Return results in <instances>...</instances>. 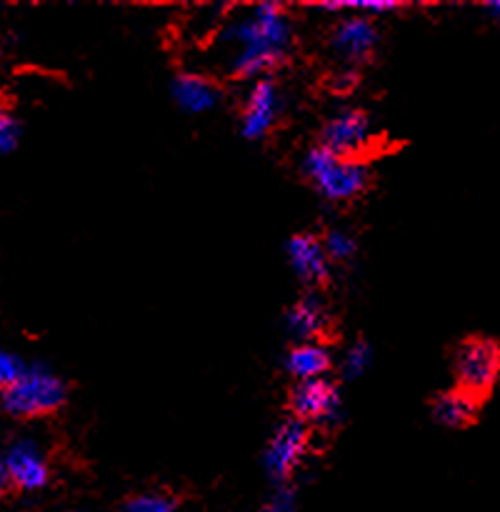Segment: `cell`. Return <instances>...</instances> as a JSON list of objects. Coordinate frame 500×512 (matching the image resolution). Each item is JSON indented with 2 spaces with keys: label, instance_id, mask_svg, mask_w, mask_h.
<instances>
[{
  "label": "cell",
  "instance_id": "6da1fadb",
  "mask_svg": "<svg viewBox=\"0 0 500 512\" xmlns=\"http://www.w3.org/2000/svg\"><path fill=\"white\" fill-rule=\"evenodd\" d=\"M293 43V23L283 5L258 3L245 15L230 18L220 30V45L228 53V70L238 78L263 80L285 63Z\"/></svg>",
  "mask_w": 500,
  "mask_h": 512
},
{
  "label": "cell",
  "instance_id": "7a4b0ae2",
  "mask_svg": "<svg viewBox=\"0 0 500 512\" xmlns=\"http://www.w3.org/2000/svg\"><path fill=\"white\" fill-rule=\"evenodd\" d=\"M303 175L315 193L330 203H350L370 185V170L363 160L343 158L323 145H315L305 153Z\"/></svg>",
  "mask_w": 500,
  "mask_h": 512
},
{
  "label": "cell",
  "instance_id": "3957f363",
  "mask_svg": "<svg viewBox=\"0 0 500 512\" xmlns=\"http://www.w3.org/2000/svg\"><path fill=\"white\" fill-rule=\"evenodd\" d=\"M63 380L45 365H28L23 378L3 393L5 413L15 418H38V415L55 413L65 403Z\"/></svg>",
  "mask_w": 500,
  "mask_h": 512
},
{
  "label": "cell",
  "instance_id": "277c9868",
  "mask_svg": "<svg viewBox=\"0 0 500 512\" xmlns=\"http://www.w3.org/2000/svg\"><path fill=\"white\" fill-rule=\"evenodd\" d=\"M455 378L458 388L480 398L500 380V345L490 338H468L455 350Z\"/></svg>",
  "mask_w": 500,
  "mask_h": 512
},
{
  "label": "cell",
  "instance_id": "5b68a950",
  "mask_svg": "<svg viewBox=\"0 0 500 512\" xmlns=\"http://www.w3.org/2000/svg\"><path fill=\"white\" fill-rule=\"evenodd\" d=\"M310 448L308 423L298 418H288L275 428L268 448L263 453V468L278 485H285L293 478L295 470L305 460Z\"/></svg>",
  "mask_w": 500,
  "mask_h": 512
},
{
  "label": "cell",
  "instance_id": "8992f818",
  "mask_svg": "<svg viewBox=\"0 0 500 512\" xmlns=\"http://www.w3.org/2000/svg\"><path fill=\"white\" fill-rule=\"evenodd\" d=\"M373 140V125L363 110L345 108L338 110L333 118L325 123L323 135H320V145L333 150L335 155L343 158H358Z\"/></svg>",
  "mask_w": 500,
  "mask_h": 512
},
{
  "label": "cell",
  "instance_id": "52a82bcc",
  "mask_svg": "<svg viewBox=\"0 0 500 512\" xmlns=\"http://www.w3.org/2000/svg\"><path fill=\"white\" fill-rule=\"evenodd\" d=\"M283 110V95L278 85L270 78L255 80L248 90V98L243 105V118H240V133L245 140H260L275 128Z\"/></svg>",
  "mask_w": 500,
  "mask_h": 512
},
{
  "label": "cell",
  "instance_id": "ba28073f",
  "mask_svg": "<svg viewBox=\"0 0 500 512\" xmlns=\"http://www.w3.org/2000/svg\"><path fill=\"white\" fill-rule=\"evenodd\" d=\"M3 455L10 485H15L23 493H38L50 483L48 460H45V453L35 440H15L8 445V450H3Z\"/></svg>",
  "mask_w": 500,
  "mask_h": 512
},
{
  "label": "cell",
  "instance_id": "9c48e42d",
  "mask_svg": "<svg viewBox=\"0 0 500 512\" xmlns=\"http://www.w3.org/2000/svg\"><path fill=\"white\" fill-rule=\"evenodd\" d=\"M290 408L293 418L303 423H335L343 408L338 385L330 380H308L298 383L290 393Z\"/></svg>",
  "mask_w": 500,
  "mask_h": 512
},
{
  "label": "cell",
  "instance_id": "30bf717a",
  "mask_svg": "<svg viewBox=\"0 0 500 512\" xmlns=\"http://www.w3.org/2000/svg\"><path fill=\"white\" fill-rule=\"evenodd\" d=\"M290 270L303 285H320L330 278V258L323 240L313 233H298L285 243Z\"/></svg>",
  "mask_w": 500,
  "mask_h": 512
},
{
  "label": "cell",
  "instance_id": "8fae6325",
  "mask_svg": "<svg viewBox=\"0 0 500 512\" xmlns=\"http://www.w3.org/2000/svg\"><path fill=\"white\" fill-rule=\"evenodd\" d=\"M375 45H378V30H375L373 20L363 18V15L340 18L330 35V48L348 63H360V60L370 58Z\"/></svg>",
  "mask_w": 500,
  "mask_h": 512
},
{
  "label": "cell",
  "instance_id": "7c38bea8",
  "mask_svg": "<svg viewBox=\"0 0 500 512\" xmlns=\"http://www.w3.org/2000/svg\"><path fill=\"white\" fill-rule=\"evenodd\" d=\"M175 105L188 115L210 113L220 103L218 85L200 73H178L170 85Z\"/></svg>",
  "mask_w": 500,
  "mask_h": 512
},
{
  "label": "cell",
  "instance_id": "4fadbf2b",
  "mask_svg": "<svg viewBox=\"0 0 500 512\" xmlns=\"http://www.w3.org/2000/svg\"><path fill=\"white\" fill-rule=\"evenodd\" d=\"M328 323V308L315 295H305L285 313V330L300 343H318L320 335L328 330Z\"/></svg>",
  "mask_w": 500,
  "mask_h": 512
},
{
  "label": "cell",
  "instance_id": "5bb4252c",
  "mask_svg": "<svg viewBox=\"0 0 500 512\" xmlns=\"http://www.w3.org/2000/svg\"><path fill=\"white\" fill-rule=\"evenodd\" d=\"M478 400L475 395H470L468 390L463 388H453V390H443L433 398V420L440 425V428L448 430H460L468 428V425L475 423L478 418Z\"/></svg>",
  "mask_w": 500,
  "mask_h": 512
},
{
  "label": "cell",
  "instance_id": "9a60e30c",
  "mask_svg": "<svg viewBox=\"0 0 500 512\" xmlns=\"http://www.w3.org/2000/svg\"><path fill=\"white\" fill-rule=\"evenodd\" d=\"M330 365H333V358H330L328 348L323 343H298L285 355V370L298 383L323 380L328 375Z\"/></svg>",
  "mask_w": 500,
  "mask_h": 512
},
{
  "label": "cell",
  "instance_id": "2e32d148",
  "mask_svg": "<svg viewBox=\"0 0 500 512\" xmlns=\"http://www.w3.org/2000/svg\"><path fill=\"white\" fill-rule=\"evenodd\" d=\"M370 365H373V348H370L365 340H358V343H353L343 353V360H340V375H343L345 380H358L368 373Z\"/></svg>",
  "mask_w": 500,
  "mask_h": 512
},
{
  "label": "cell",
  "instance_id": "e0dca14e",
  "mask_svg": "<svg viewBox=\"0 0 500 512\" xmlns=\"http://www.w3.org/2000/svg\"><path fill=\"white\" fill-rule=\"evenodd\" d=\"M118 512H175V500L158 490H150V493H140L125 500Z\"/></svg>",
  "mask_w": 500,
  "mask_h": 512
},
{
  "label": "cell",
  "instance_id": "ac0fdd59",
  "mask_svg": "<svg viewBox=\"0 0 500 512\" xmlns=\"http://www.w3.org/2000/svg\"><path fill=\"white\" fill-rule=\"evenodd\" d=\"M325 245V253H328L330 263H345V260H350L355 255V250H358V243H355L353 235L348 233V230H330L328 235H325L323 240Z\"/></svg>",
  "mask_w": 500,
  "mask_h": 512
},
{
  "label": "cell",
  "instance_id": "d6986e66",
  "mask_svg": "<svg viewBox=\"0 0 500 512\" xmlns=\"http://www.w3.org/2000/svg\"><path fill=\"white\" fill-rule=\"evenodd\" d=\"M28 365L23 363V358L10 350H0V393L13 388L20 378L25 375Z\"/></svg>",
  "mask_w": 500,
  "mask_h": 512
},
{
  "label": "cell",
  "instance_id": "ffe728a7",
  "mask_svg": "<svg viewBox=\"0 0 500 512\" xmlns=\"http://www.w3.org/2000/svg\"><path fill=\"white\" fill-rule=\"evenodd\" d=\"M20 140V125L13 115L0 113V153H10L18 148Z\"/></svg>",
  "mask_w": 500,
  "mask_h": 512
},
{
  "label": "cell",
  "instance_id": "44dd1931",
  "mask_svg": "<svg viewBox=\"0 0 500 512\" xmlns=\"http://www.w3.org/2000/svg\"><path fill=\"white\" fill-rule=\"evenodd\" d=\"M260 512H295V490L288 485H278V490L270 495Z\"/></svg>",
  "mask_w": 500,
  "mask_h": 512
},
{
  "label": "cell",
  "instance_id": "7402d4cb",
  "mask_svg": "<svg viewBox=\"0 0 500 512\" xmlns=\"http://www.w3.org/2000/svg\"><path fill=\"white\" fill-rule=\"evenodd\" d=\"M483 13L488 15L490 20H495V23H500V0H495V3H485Z\"/></svg>",
  "mask_w": 500,
  "mask_h": 512
},
{
  "label": "cell",
  "instance_id": "603a6c76",
  "mask_svg": "<svg viewBox=\"0 0 500 512\" xmlns=\"http://www.w3.org/2000/svg\"><path fill=\"white\" fill-rule=\"evenodd\" d=\"M10 485V478H8V468H5V455L0 453V490H5Z\"/></svg>",
  "mask_w": 500,
  "mask_h": 512
},
{
  "label": "cell",
  "instance_id": "cb8c5ba5",
  "mask_svg": "<svg viewBox=\"0 0 500 512\" xmlns=\"http://www.w3.org/2000/svg\"><path fill=\"white\" fill-rule=\"evenodd\" d=\"M65 512H85V510H78V508H75V510H65Z\"/></svg>",
  "mask_w": 500,
  "mask_h": 512
}]
</instances>
